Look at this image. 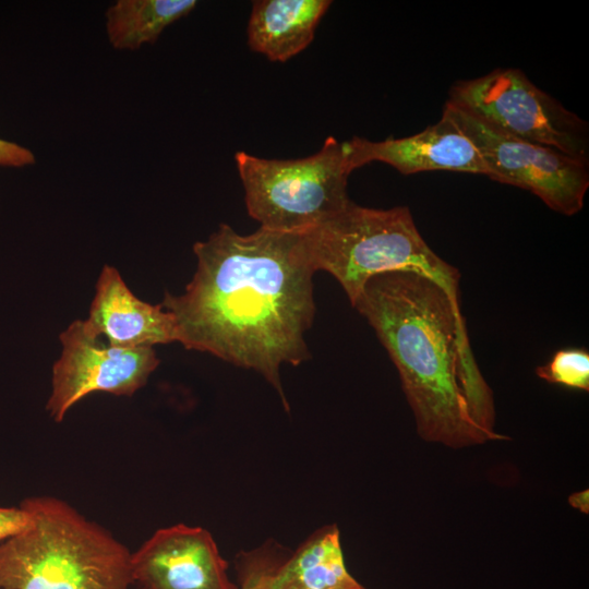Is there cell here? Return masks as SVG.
Returning <instances> with one entry per match:
<instances>
[{"label": "cell", "instance_id": "1", "mask_svg": "<svg viewBox=\"0 0 589 589\" xmlns=\"http://www.w3.org/2000/svg\"><path fill=\"white\" fill-rule=\"evenodd\" d=\"M193 252L192 280L161 302L175 317L178 341L262 374L288 408L280 366L310 357L304 337L315 313L316 271L302 233L260 227L242 236L221 224Z\"/></svg>", "mask_w": 589, "mask_h": 589}, {"label": "cell", "instance_id": "2", "mask_svg": "<svg viewBox=\"0 0 589 589\" xmlns=\"http://www.w3.org/2000/svg\"><path fill=\"white\" fill-rule=\"evenodd\" d=\"M397 368L418 434L459 448L505 440L492 392L474 360L460 304L414 272L371 277L351 304Z\"/></svg>", "mask_w": 589, "mask_h": 589}, {"label": "cell", "instance_id": "3", "mask_svg": "<svg viewBox=\"0 0 589 589\" xmlns=\"http://www.w3.org/2000/svg\"><path fill=\"white\" fill-rule=\"evenodd\" d=\"M29 525L0 542V588L131 589V552L65 501L31 496Z\"/></svg>", "mask_w": 589, "mask_h": 589}, {"label": "cell", "instance_id": "4", "mask_svg": "<svg viewBox=\"0 0 589 589\" xmlns=\"http://www.w3.org/2000/svg\"><path fill=\"white\" fill-rule=\"evenodd\" d=\"M301 233L313 268L334 276L351 304L371 277L388 272L422 274L459 303L458 269L430 248L407 206L378 209L350 201Z\"/></svg>", "mask_w": 589, "mask_h": 589}, {"label": "cell", "instance_id": "5", "mask_svg": "<svg viewBox=\"0 0 589 589\" xmlns=\"http://www.w3.org/2000/svg\"><path fill=\"white\" fill-rule=\"evenodd\" d=\"M237 169L249 215L261 228L303 232L342 211L352 169L345 142L328 136L313 155L266 159L237 152Z\"/></svg>", "mask_w": 589, "mask_h": 589}, {"label": "cell", "instance_id": "6", "mask_svg": "<svg viewBox=\"0 0 589 589\" xmlns=\"http://www.w3.org/2000/svg\"><path fill=\"white\" fill-rule=\"evenodd\" d=\"M447 104L512 136L589 161V125L515 68L455 82Z\"/></svg>", "mask_w": 589, "mask_h": 589}, {"label": "cell", "instance_id": "7", "mask_svg": "<svg viewBox=\"0 0 589 589\" xmlns=\"http://www.w3.org/2000/svg\"><path fill=\"white\" fill-rule=\"evenodd\" d=\"M443 113L474 144L486 177L527 190L563 215L581 211L589 188V161L512 136L447 103Z\"/></svg>", "mask_w": 589, "mask_h": 589}, {"label": "cell", "instance_id": "8", "mask_svg": "<svg viewBox=\"0 0 589 589\" xmlns=\"http://www.w3.org/2000/svg\"><path fill=\"white\" fill-rule=\"evenodd\" d=\"M62 352L52 368L47 411L61 422L71 407L89 394L132 396L143 387L159 359L154 348L121 349L89 337L76 320L60 334Z\"/></svg>", "mask_w": 589, "mask_h": 589}, {"label": "cell", "instance_id": "9", "mask_svg": "<svg viewBox=\"0 0 589 589\" xmlns=\"http://www.w3.org/2000/svg\"><path fill=\"white\" fill-rule=\"evenodd\" d=\"M227 569L212 534L184 524L156 530L131 553L137 589H239Z\"/></svg>", "mask_w": 589, "mask_h": 589}, {"label": "cell", "instance_id": "10", "mask_svg": "<svg viewBox=\"0 0 589 589\" xmlns=\"http://www.w3.org/2000/svg\"><path fill=\"white\" fill-rule=\"evenodd\" d=\"M345 144L352 170L381 161L402 175L437 170L488 175L474 144L444 113L436 123L410 136L376 142L353 136Z\"/></svg>", "mask_w": 589, "mask_h": 589}, {"label": "cell", "instance_id": "11", "mask_svg": "<svg viewBox=\"0 0 589 589\" xmlns=\"http://www.w3.org/2000/svg\"><path fill=\"white\" fill-rule=\"evenodd\" d=\"M82 322L89 337L104 336L116 348H153L178 341L173 315L161 303L153 305L135 297L118 269L108 265L99 274L89 315Z\"/></svg>", "mask_w": 589, "mask_h": 589}, {"label": "cell", "instance_id": "12", "mask_svg": "<svg viewBox=\"0 0 589 589\" xmlns=\"http://www.w3.org/2000/svg\"><path fill=\"white\" fill-rule=\"evenodd\" d=\"M329 0H257L248 23L250 48L274 62H285L313 40Z\"/></svg>", "mask_w": 589, "mask_h": 589}, {"label": "cell", "instance_id": "13", "mask_svg": "<svg viewBox=\"0 0 589 589\" xmlns=\"http://www.w3.org/2000/svg\"><path fill=\"white\" fill-rule=\"evenodd\" d=\"M357 584L346 568L336 526L315 532L290 557L276 560L269 574L272 589H341Z\"/></svg>", "mask_w": 589, "mask_h": 589}, {"label": "cell", "instance_id": "14", "mask_svg": "<svg viewBox=\"0 0 589 589\" xmlns=\"http://www.w3.org/2000/svg\"><path fill=\"white\" fill-rule=\"evenodd\" d=\"M195 0H119L108 8L106 32L115 49L136 50L154 44L163 31L188 15Z\"/></svg>", "mask_w": 589, "mask_h": 589}, {"label": "cell", "instance_id": "15", "mask_svg": "<svg viewBox=\"0 0 589 589\" xmlns=\"http://www.w3.org/2000/svg\"><path fill=\"white\" fill-rule=\"evenodd\" d=\"M536 373L549 383L588 392L589 352L584 348L557 350Z\"/></svg>", "mask_w": 589, "mask_h": 589}, {"label": "cell", "instance_id": "16", "mask_svg": "<svg viewBox=\"0 0 589 589\" xmlns=\"http://www.w3.org/2000/svg\"><path fill=\"white\" fill-rule=\"evenodd\" d=\"M35 157L31 151L12 142L0 139V165L21 167L31 165Z\"/></svg>", "mask_w": 589, "mask_h": 589}, {"label": "cell", "instance_id": "17", "mask_svg": "<svg viewBox=\"0 0 589 589\" xmlns=\"http://www.w3.org/2000/svg\"><path fill=\"white\" fill-rule=\"evenodd\" d=\"M569 503L572 506L588 513V490L572 495Z\"/></svg>", "mask_w": 589, "mask_h": 589}, {"label": "cell", "instance_id": "18", "mask_svg": "<svg viewBox=\"0 0 589 589\" xmlns=\"http://www.w3.org/2000/svg\"><path fill=\"white\" fill-rule=\"evenodd\" d=\"M341 589H368L365 587H363L362 585H360L359 582L354 586H351V587H346V588H341Z\"/></svg>", "mask_w": 589, "mask_h": 589}, {"label": "cell", "instance_id": "19", "mask_svg": "<svg viewBox=\"0 0 589 589\" xmlns=\"http://www.w3.org/2000/svg\"><path fill=\"white\" fill-rule=\"evenodd\" d=\"M0 589H3V588H0Z\"/></svg>", "mask_w": 589, "mask_h": 589}]
</instances>
